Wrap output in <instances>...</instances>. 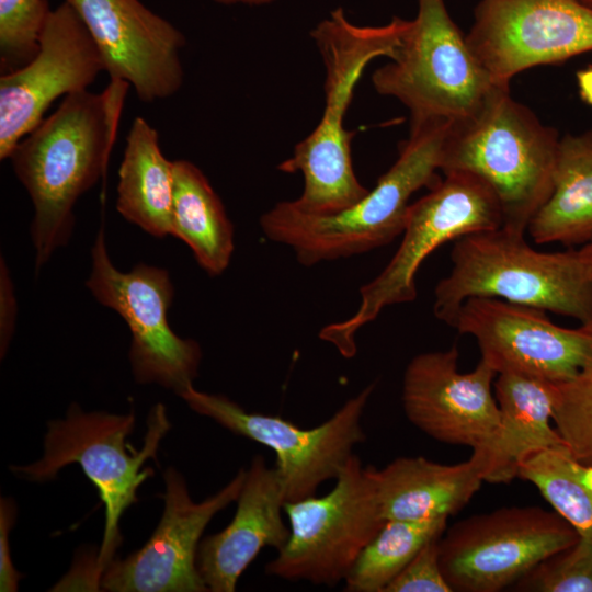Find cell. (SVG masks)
Here are the masks:
<instances>
[{
    "mask_svg": "<svg viewBox=\"0 0 592 592\" xmlns=\"http://www.w3.org/2000/svg\"><path fill=\"white\" fill-rule=\"evenodd\" d=\"M0 343L3 356L12 338L16 315L14 288L3 260L0 270Z\"/></svg>",
    "mask_w": 592,
    "mask_h": 592,
    "instance_id": "1f68e13d",
    "label": "cell"
},
{
    "mask_svg": "<svg viewBox=\"0 0 592 592\" xmlns=\"http://www.w3.org/2000/svg\"><path fill=\"white\" fill-rule=\"evenodd\" d=\"M129 87L110 79L101 92L65 96L11 151L8 159L34 206L36 271L67 244L77 201L105 175Z\"/></svg>",
    "mask_w": 592,
    "mask_h": 592,
    "instance_id": "6da1fadb",
    "label": "cell"
},
{
    "mask_svg": "<svg viewBox=\"0 0 592 592\" xmlns=\"http://www.w3.org/2000/svg\"><path fill=\"white\" fill-rule=\"evenodd\" d=\"M513 585L517 591L592 592V538L579 535L576 543L540 561Z\"/></svg>",
    "mask_w": 592,
    "mask_h": 592,
    "instance_id": "f1b7e54d",
    "label": "cell"
},
{
    "mask_svg": "<svg viewBox=\"0 0 592 592\" xmlns=\"http://www.w3.org/2000/svg\"><path fill=\"white\" fill-rule=\"evenodd\" d=\"M559 141L509 86H499L473 115L451 123L440 170L485 181L500 204L502 227L524 234L553 191Z\"/></svg>",
    "mask_w": 592,
    "mask_h": 592,
    "instance_id": "5b68a950",
    "label": "cell"
},
{
    "mask_svg": "<svg viewBox=\"0 0 592 592\" xmlns=\"http://www.w3.org/2000/svg\"><path fill=\"white\" fill-rule=\"evenodd\" d=\"M578 538V532L556 512L502 508L444 531L439 560L453 591L498 592Z\"/></svg>",
    "mask_w": 592,
    "mask_h": 592,
    "instance_id": "8fae6325",
    "label": "cell"
},
{
    "mask_svg": "<svg viewBox=\"0 0 592 592\" xmlns=\"http://www.w3.org/2000/svg\"><path fill=\"white\" fill-rule=\"evenodd\" d=\"M375 383L348 399L328 420L304 429L278 415L250 412L224 395L190 386L179 396L196 413L226 430L271 448L281 478L285 502L316 496L318 488L335 479L365 441L362 417Z\"/></svg>",
    "mask_w": 592,
    "mask_h": 592,
    "instance_id": "30bf717a",
    "label": "cell"
},
{
    "mask_svg": "<svg viewBox=\"0 0 592 592\" xmlns=\"http://www.w3.org/2000/svg\"><path fill=\"white\" fill-rule=\"evenodd\" d=\"M503 225L497 196L475 174L444 173L430 192L410 204L402 241L385 269L360 289L357 310L346 320L323 327L319 337L346 358L356 353V332L391 305L417 297L415 274L440 246L466 235Z\"/></svg>",
    "mask_w": 592,
    "mask_h": 592,
    "instance_id": "52a82bcc",
    "label": "cell"
},
{
    "mask_svg": "<svg viewBox=\"0 0 592 592\" xmlns=\"http://www.w3.org/2000/svg\"><path fill=\"white\" fill-rule=\"evenodd\" d=\"M451 123L410 121L409 137L400 145L395 163L356 204L333 215H314L292 201L280 202L260 217L264 236L289 247L305 266L390 243L402 235L410 197L440 180L436 171Z\"/></svg>",
    "mask_w": 592,
    "mask_h": 592,
    "instance_id": "3957f363",
    "label": "cell"
},
{
    "mask_svg": "<svg viewBox=\"0 0 592 592\" xmlns=\"http://www.w3.org/2000/svg\"><path fill=\"white\" fill-rule=\"evenodd\" d=\"M80 16L110 79L126 81L139 101L174 95L184 81L186 37L139 0H64Z\"/></svg>",
    "mask_w": 592,
    "mask_h": 592,
    "instance_id": "e0dca14e",
    "label": "cell"
},
{
    "mask_svg": "<svg viewBox=\"0 0 592 592\" xmlns=\"http://www.w3.org/2000/svg\"><path fill=\"white\" fill-rule=\"evenodd\" d=\"M171 236L192 250L209 275L228 267L235 250L234 226L208 179L189 160L173 161Z\"/></svg>",
    "mask_w": 592,
    "mask_h": 592,
    "instance_id": "cb8c5ba5",
    "label": "cell"
},
{
    "mask_svg": "<svg viewBox=\"0 0 592 592\" xmlns=\"http://www.w3.org/2000/svg\"><path fill=\"white\" fill-rule=\"evenodd\" d=\"M447 325L473 335L496 373L567 382L592 364V331L555 325L546 311L491 297L467 298Z\"/></svg>",
    "mask_w": 592,
    "mask_h": 592,
    "instance_id": "5bb4252c",
    "label": "cell"
},
{
    "mask_svg": "<svg viewBox=\"0 0 592 592\" xmlns=\"http://www.w3.org/2000/svg\"><path fill=\"white\" fill-rule=\"evenodd\" d=\"M458 349L425 352L406 367L401 401L406 417L432 439L488 452L501 413L492 391L497 373L482 360L474 371H458Z\"/></svg>",
    "mask_w": 592,
    "mask_h": 592,
    "instance_id": "ac0fdd59",
    "label": "cell"
},
{
    "mask_svg": "<svg viewBox=\"0 0 592 592\" xmlns=\"http://www.w3.org/2000/svg\"><path fill=\"white\" fill-rule=\"evenodd\" d=\"M173 161L159 145L157 129L141 116L133 119L118 169L116 209L151 236L171 235Z\"/></svg>",
    "mask_w": 592,
    "mask_h": 592,
    "instance_id": "7402d4cb",
    "label": "cell"
},
{
    "mask_svg": "<svg viewBox=\"0 0 592 592\" xmlns=\"http://www.w3.org/2000/svg\"><path fill=\"white\" fill-rule=\"evenodd\" d=\"M517 477L533 483L580 536L592 538V465L579 462L563 445L528 456Z\"/></svg>",
    "mask_w": 592,
    "mask_h": 592,
    "instance_id": "484cf974",
    "label": "cell"
},
{
    "mask_svg": "<svg viewBox=\"0 0 592 592\" xmlns=\"http://www.w3.org/2000/svg\"><path fill=\"white\" fill-rule=\"evenodd\" d=\"M16 508L14 501L1 498L0 501V591L14 592L22 574L14 568L9 544V534L13 527Z\"/></svg>",
    "mask_w": 592,
    "mask_h": 592,
    "instance_id": "4dcf8cb0",
    "label": "cell"
},
{
    "mask_svg": "<svg viewBox=\"0 0 592 592\" xmlns=\"http://www.w3.org/2000/svg\"><path fill=\"white\" fill-rule=\"evenodd\" d=\"M579 251L582 255V258L584 259L589 270H590V273L592 275V242H589L582 247L579 248ZM584 328V327H583ZM585 329H589L592 331V326L591 327H588Z\"/></svg>",
    "mask_w": 592,
    "mask_h": 592,
    "instance_id": "e575fe53",
    "label": "cell"
},
{
    "mask_svg": "<svg viewBox=\"0 0 592 592\" xmlns=\"http://www.w3.org/2000/svg\"><path fill=\"white\" fill-rule=\"evenodd\" d=\"M409 25L410 20L399 16L383 25H357L337 8L311 31L326 70L325 111L312 133L277 167L282 172L303 175V192L292 201L298 209L333 215L353 206L369 191L355 175L351 157L354 133L344 129L343 119L367 65L383 56L392 59Z\"/></svg>",
    "mask_w": 592,
    "mask_h": 592,
    "instance_id": "7a4b0ae2",
    "label": "cell"
},
{
    "mask_svg": "<svg viewBox=\"0 0 592 592\" xmlns=\"http://www.w3.org/2000/svg\"><path fill=\"white\" fill-rule=\"evenodd\" d=\"M86 283L94 298L123 317L132 333L129 361L139 384H158L177 395L193 386L202 360L200 344L169 326L174 295L167 270L139 263L121 272L112 263L100 229Z\"/></svg>",
    "mask_w": 592,
    "mask_h": 592,
    "instance_id": "7c38bea8",
    "label": "cell"
},
{
    "mask_svg": "<svg viewBox=\"0 0 592 592\" xmlns=\"http://www.w3.org/2000/svg\"><path fill=\"white\" fill-rule=\"evenodd\" d=\"M132 411L86 412L72 403L64 419L47 423L43 457L32 464L10 466V470L32 482L56 478L65 466L77 464L95 486L105 510L101 547L88 573L95 588L104 569L114 560L122 543L119 522L124 512L138 501V489L153 475L144 467L157 456L160 443L171 428L166 407L157 403L147 418V432L140 449L127 441L135 426Z\"/></svg>",
    "mask_w": 592,
    "mask_h": 592,
    "instance_id": "8992f818",
    "label": "cell"
},
{
    "mask_svg": "<svg viewBox=\"0 0 592 592\" xmlns=\"http://www.w3.org/2000/svg\"><path fill=\"white\" fill-rule=\"evenodd\" d=\"M451 259L434 289V316L445 323L467 298L491 297L592 326V275L579 249L536 251L501 226L455 240Z\"/></svg>",
    "mask_w": 592,
    "mask_h": 592,
    "instance_id": "277c9868",
    "label": "cell"
},
{
    "mask_svg": "<svg viewBox=\"0 0 592 592\" xmlns=\"http://www.w3.org/2000/svg\"><path fill=\"white\" fill-rule=\"evenodd\" d=\"M553 422L569 452L592 465V364L572 379L555 383Z\"/></svg>",
    "mask_w": 592,
    "mask_h": 592,
    "instance_id": "4316f807",
    "label": "cell"
},
{
    "mask_svg": "<svg viewBox=\"0 0 592 592\" xmlns=\"http://www.w3.org/2000/svg\"><path fill=\"white\" fill-rule=\"evenodd\" d=\"M439 539L424 545L384 592H453L440 566Z\"/></svg>",
    "mask_w": 592,
    "mask_h": 592,
    "instance_id": "f546056e",
    "label": "cell"
},
{
    "mask_svg": "<svg viewBox=\"0 0 592 592\" xmlns=\"http://www.w3.org/2000/svg\"><path fill=\"white\" fill-rule=\"evenodd\" d=\"M527 230L536 243L592 242V130L560 138L553 191Z\"/></svg>",
    "mask_w": 592,
    "mask_h": 592,
    "instance_id": "603a6c76",
    "label": "cell"
},
{
    "mask_svg": "<svg viewBox=\"0 0 592 592\" xmlns=\"http://www.w3.org/2000/svg\"><path fill=\"white\" fill-rule=\"evenodd\" d=\"M466 41L497 86L533 67L592 50V7L582 0H479Z\"/></svg>",
    "mask_w": 592,
    "mask_h": 592,
    "instance_id": "4fadbf2b",
    "label": "cell"
},
{
    "mask_svg": "<svg viewBox=\"0 0 592 592\" xmlns=\"http://www.w3.org/2000/svg\"><path fill=\"white\" fill-rule=\"evenodd\" d=\"M214 2L226 4V5H234V4H244V5H265L273 3L277 0H212Z\"/></svg>",
    "mask_w": 592,
    "mask_h": 592,
    "instance_id": "836d02e7",
    "label": "cell"
},
{
    "mask_svg": "<svg viewBox=\"0 0 592 592\" xmlns=\"http://www.w3.org/2000/svg\"><path fill=\"white\" fill-rule=\"evenodd\" d=\"M369 468L385 520H429L460 511L485 482L487 463L473 451L468 460L454 465L417 456Z\"/></svg>",
    "mask_w": 592,
    "mask_h": 592,
    "instance_id": "ffe728a7",
    "label": "cell"
},
{
    "mask_svg": "<svg viewBox=\"0 0 592 592\" xmlns=\"http://www.w3.org/2000/svg\"><path fill=\"white\" fill-rule=\"evenodd\" d=\"M52 12L47 0H0L1 75L29 64Z\"/></svg>",
    "mask_w": 592,
    "mask_h": 592,
    "instance_id": "83f0119b",
    "label": "cell"
},
{
    "mask_svg": "<svg viewBox=\"0 0 592 592\" xmlns=\"http://www.w3.org/2000/svg\"><path fill=\"white\" fill-rule=\"evenodd\" d=\"M447 517L386 520L344 579L348 592H384L419 550L442 536Z\"/></svg>",
    "mask_w": 592,
    "mask_h": 592,
    "instance_id": "d4e9b609",
    "label": "cell"
},
{
    "mask_svg": "<svg viewBox=\"0 0 592 592\" xmlns=\"http://www.w3.org/2000/svg\"><path fill=\"white\" fill-rule=\"evenodd\" d=\"M244 477L241 468L215 494L194 502L183 476L168 467L163 512L156 530L141 548L104 569L99 588L112 592L208 591L197 569L198 546L210 520L237 500Z\"/></svg>",
    "mask_w": 592,
    "mask_h": 592,
    "instance_id": "9a60e30c",
    "label": "cell"
},
{
    "mask_svg": "<svg viewBox=\"0 0 592 592\" xmlns=\"http://www.w3.org/2000/svg\"><path fill=\"white\" fill-rule=\"evenodd\" d=\"M501 413L498 436L488 452L485 481L506 483L517 477L520 464L547 448L563 446L551 426L555 383L512 373L498 374L493 384Z\"/></svg>",
    "mask_w": 592,
    "mask_h": 592,
    "instance_id": "44dd1931",
    "label": "cell"
},
{
    "mask_svg": "<svg viewBox=\"0 0 592 592\" xmlns=\"http://www.w3.org/2000/svg\"><path fill=\"white\" fill-rule=\"evenodd\" d=\"M230 523L202 538L197 569L210 592H234L237 582L262 548L280 550L289 536L283 513L285 497L275 467L255 455L236 500Z\"/></svg>",
    "mask_w": 592,
    "mask_h": 592,
    "instance_id": "d6986e66",
    "label": "cell"
},
{
    "mask_svg": "<svg viewBox=\"0 0 592 592\" xmlns=\"http://www.w3.org/2000/svg\"><path fill=\"white\" fill-rule=\"evenodd\" d=\"M101 71L103 61L92 37L64 1L52 10L36 56L0 77V159L9 158L58 98L89 90Z\"/></svg>",
    "mask_w": 592,
    "mask_h": 592,
    "instance_id": "2e32d148",
    "label": "cell"
},
{
    "mask_svg": "<svg viewBox=\"0 0 592 592\" xmlns=\"http://www.w3.org/2000/svg\"><path fill=\"white\" fill-rule=\"evenodd\" d=\"M378 94L410 112V121L456 122L473 115L494 84L453 21L444 0H418L395 57L375 70Z\"/></svg>",
    "mask_w": 592,
    "mask_h": 592,
    "instance_id": "ba28073f",
    "label": "cell"
},
{
    "mask_svg": "<svg viewBox=\"0 0 592 592\" xmlns=\"http://www.w3.org/2000/svg\"><path fill=\"white\" fill-rule=\"evenodd\" d=\"M584 3H587L588 5L592 7V0H582Z\"/></svg>",
    "mask_w": 592,
    "mask_h": 592,
    "instance_id": "d590c367",
    "label": "cell"
},
{
    "mask_svg": "<svg viewBox=\"0 0 592 592\" xmlns=\"http://www.w3.org/2000/svg\"><path fill=\"white\" fill-rule=\"evenodd\" d=\"M330 492L285 502L289 536L265 567L287 580L333 587L385 523L369 466L349 458Z\"/></svg>",
    "mask_w": 592,
    "mask_h": 592,
    "instance_id": "9c48e42d",
    "label": "cell"
},
{
    "mask_svg": "<svg viewBox=\"0 0 592 592\" xmlns=\"http://www.w3.org/2000/svg\"><path fill=\"white\" fill-rule=\"evenodd\" d=\"M576 79L581 100L592 106V66L580 69Z\"/></svg>",
    "mask_w": 592,
    "mask_h": 592,
    "instance_id": "d6a6232c",
    "label": "cell"
}]
</instances>
